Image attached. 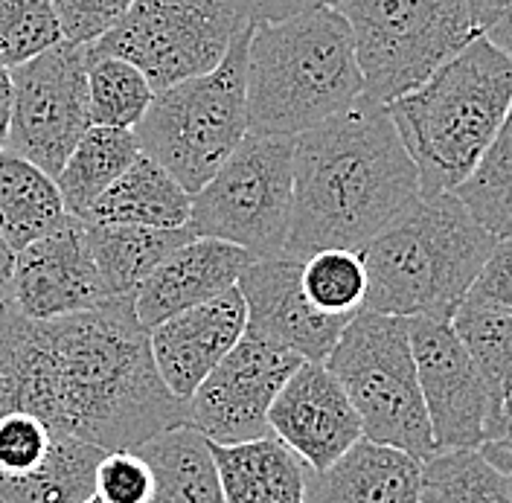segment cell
<instances>
[{"instance_id":"6da1fadb","label":"cell","mask_w":512,"mask_h":503,"mask_svg":"<svg viewBox=\"0 0 512 503\" xmlns=\"http://www.w3.org/2000/svg\"><path fill=\"white\" fill-rule=\"evenodd\" d=\"M27 410L59 434L102 451L140 448L187 425V402L155 370L134 300L32 320L0 306V416Z\"/></svg>"},{"instance_id":"7a4b0ae2","label":"cell","mask_w":512,"mask_h":503,"mask_svg":"<svg viewBox=\"0 0 512 503\" xmlns=\"http://www.w3.org/2000/svg\"><path fill=\"white\" fill-rule=\"evenodd\" d=\"M419 172L387 108L350 111L294 137V198L283 256L361 251L419 198Z\"/></svg>"},{"instance_id":"3957f363","label":"cell","mask_w":512,"mask_h":503,"mask_svg":"<svg viewBox=\"0 0 512 503\" xmlns=\"http://www.w3.org/2000/svg\"><path fill=\"white\" fill-rule=\"evenodd\" d=\"M364 96L347 18L320 3L259 21L248 41V131L300 137Z\"/></svg>"},{"instance_id":"277c9868","label":"cell","mask_w":512,"mask_h":503,"mask_svg":"<svg viewBox=\"0 0 512 503\" xmlns=\"http://www.w3.org/2000/svg\"><path fill=\"white\" fill-rule=\"evenodd\" d=\"M498 236L454 192H419L414 204L361 248L367 297L361 312L454 317Z\"/></svg>"},{"instance_id":"5b68a950","label":"cell","mask_w":512,"mask_h":503,"mask_svg":"<svg viewBox=\"0 0 512 503\" xmlns=\"http://www.w3.org/2000/svg\"><path fill=\"white\" fill-rule=\"evenodd\" d=\"M512 105V59L472 38L422 85L387 102L422 192H454L478 166Z\"/></svg>"},{"instance_id":"8992f818","label":"cell","mask_w":512,"mask_h":503,"mask_svg":"<svg viewBox=\"0 0 512 503\" xmlns=\"http://www.w3.org/2000/svg\"><path fill=\"white\" fill-rule=\"evenodd\" d=\"M254 24L236 35L222 64L204 76L155 91L134 126L143 155L195 195L248 134V41Z\"/></svg>"},{"instance_id":"52a82bcc","label":"cell","mask_w":512,"mask_h":503,"mask_svg":"<svg viewBox=\"0 0 512 503\" xmlns=\"http://www.w3.org/2000/svg\"><path fill=\"white\" fill-rule=\"evenodd\" d=\"M323 364L347 390L367 440L402 448L416 460L437 451L419 390L408 317L358 312Z\"/></svg>"},{"instance_id":"ba28073f","label":"cell","mask_w":512,"mask_h":503,"mask_svg":"<svg viewBox=\"0 0 512 503\" xmlns=\"http://www.w3.org/2000/svg\"><path fill=\"white\" fill-rule=\"evenodd\" d=\"M350 24L364 99L387 105L422 85L480 30L466 0H335Z\"/></svg>"},{"instance_id":"9c48e42d","label":"cell","mask_w":512,"mask_h":503,"mask_svg":"<svg viewBox=\"0 0 512 503\" xmlns=\"http://www.w3.org/2000/svg\"><path fill=\"white\" fill-rule=\"evenodd\" d=\"M294 198V137L245 134L222 169L192 195L195 236L239 245L256 259L283 256Z\"/></svg>"},{"instance_id":"30bf717a","label":"cell","mask_w":512,"mask_h":503,"mask_svg":"<svg viewBox=\"0 0 512 503\" xmlns=\"http://www.w3.org/2000/svg\"><path fill=\"white\" fill-rule=\"evenodd\" d=\"M248 21L227 0H134L88 56L126 59L155 91L216 70Z\"/></svg>"},{"instance_id":"8fae6325","label":"cell","mask_w":512,"mask_h":503,"mask_svg":"<svg viewBox=\"0 0 512 503\" xmlns=\"http://www.w3.org/2000/svg\"><path fill=\"white\" fill-rule=\"evenodd\" d=\"M88 128V44L59 41L47 53L12 67L9 152L56 178Z\"/></svg>"},{"instance_id":"7c38bea8","label":"cell","mask_w":512,"mask_h":503,"mask_svg":"<svg viewBox=\"0 0 512 503\" xmlns=\"http://www.w3.org/2000/svg\"><path fill=\"white\" fill-rule=\"evenodd\" d=\"M411 349L437 451L501 440V408L451 326V317H411Z\"/></svg>"},{"instance_id":"4fadbf2b","label":"cell","mask_w":512,"mask_h":503,"mask_svg":"<svg viewBox=\"0 0 512 503\" xmlns=\"http://www.w3.org/2000/svg\"><path fill=\"white\" fill-rule=\"evenodd\" d=\"M300 364L297 352L245 329L187 399V425L219 445L268 437V410Z\"/></svg>"},{"instance_id":"5bb4252c","label":"cell","mask_w":512,"mask_h":503,"mask_svg":"<svg viewBox=\"0 0 512 503\" xmlns=\"http://www.w3.org/2000/svg\"><path fill=\"white\" fill-rule=\"evenodd\" d=\"M102 303H108V294L88 245V224L82 219L67 216L53 233L30 242L15 256L9 306L21 315L53 320Z\"/></svg>"},{"instance_id":"9a60e30c","label":"cell","mask_w":512,"mask_h":503,"mask_svg":"<svg viewBox=\"0 0 512 503\" xmlns=\"http://www.w3.org/2000/svg\"><path fill=\"white\" fill-rule=\"evenodd\" d=\"M268 428L315 472L364 437L347 390L323 361H303L291 373L268 410Z\"/></svg>"},{"instance_id":"2e32d148","label":"cell","mask_w":512,"mask_h":503,"mask_svg":"<svg viewBox=\"0 0 512 503\" xmlns=\"http://www.w3.org/2000/svg\"><path fill=\"white\" fill-rule=\"evenodd\" d=\"M248 332L297 352L303 361H326L352 317L326 315L303 291V259H256L239 277Z\"/></svg>"},{"instance_id":"e0dca14e","label":"cell","mask_w":512,"mask_h":503,"mask_svg":"<svg viewBox=\"0 0 512 503\" xmlns=\"http://www.w3.org/2000/svg\"><path fill=\"white\" fill-rule=\"evenodd\" d=\"M245 329L248 309L236 285L149 329L152 361L169 393L187 402L224 355L239 344Z\"/></svg>"},{"instance_id":"ac0fdd59","label":"cell","mask_w":512,"mask_h":503,"mask_svg":"<svg viewBox=\"0 0 512 503\" xmlns=\"http://www.w3.org/2000/svg\"><path fill=\"white\" fill-rule=\"evenodd\" d=\"M256 262L254 253L222 239L192 236L187 245L172 251L134 297L137 320L155 329L166 317L192 309L224 294Z\"/></svg>"},{"instance_id":"d6986e66","label":"cell","mask_w":512,"mask_h":503,"mask_svg":"<svg viewBox=\"0 0 512 503\" xmlns=\"http://www.w3.org/2000/svg\"><path fill=\"white\" fill-rule=\"evenodd\" d=\"M422 460L367 437L332 466L306 472V503H419Z\"/></svg>"},{"instance_id":"ffe728a7","label":"cell","mask_w":512,"mask_h":503,"mask_svg":"<svg viewBox=\"0 0 512 503\" xmlns=\"http://www.w3.org/2000/svg\"><path fill=\"white\" fill-rule=\"evenodd\" d=\"M213 445L224 503H306L309 466L274 434Z\"/></svg>"},{"instance_id":"44dd1931","label":"cell","mask_w":512,"mask_h":503,"mask_svg":"<svg viewBox=\"0 0 512 503\" xmlns=\"http://www.w3.org/2000/svg\"><path fill=\"white\" fill-rule=\"evenodd\" d=\"M192 213V195L169 175L158 160L140 152V158L105 189L91 210L82 216L85 224H140V227H187Z\"/></svg>"},{"instance_id":"7402d4cb","label":"cell","mask_w":512,"mask_h":503,"mask_svg":"<svg viewBox=\"0 0 512 503\" xmlns=\"http://www.w3.org/2000/svg\"><path fill=\"white\" fill-rule=\"evenodd\" d=\"M192 236L190 227L88 224V245L108 300H134L149 274Z\"/></svg>"},{"instance_id":"603a6c76","label":"cell","mask_w":512,"mask_h":503,"mask_svg":"<svg viewBox=\"0 0 512 503\" xmlns=\"http://www.w3.org/2000/svg\"><path fill=\"white\" fill-rule=\"evenodd\" d=\"M155 486L146 503H224L213 445L192 425H175L140 448Z\"/></svg>"},{"instance_id":"cb8c5ba5","label":"cell","mask_w":512,"mask_h":503,"mask_svg":"<svg viewBox=\"0 0 512 503\" xmlns=\"http://www.w3.org/2000/svg\"><path fill=\"white\" fill-rule=\"evenodd\" d=\"M67 216L56 178L27 158L0 149V233L6 242L21 251L53 233Z\"/></svg>"},{"instance_id":"d4e9b609","label":"cell","mask_w":512,"mask_h":503,"mask_svg":"<svg viewBox=\"0 0 512 503\" xmlns=\"http://www.w3.org/2000/svg\"><path fill=\"white\" fill-rule=\"evenodd\" d=\"M137 158H140V146H137V137L131 128H88L56 175V187L62 192L64 210L70 216L82 219L96 198Z\"/></svg>"},{"instance_id":"484cf974","label":"cell","mask_w":512,"mask_h":503,"mask_svg":"<svg viewBox=\"0 0 512 503\" xmlns=\"http://www.w3.org/2000/svg\"><path fill=\"white\" fill-rule=\"evenodd\" d=\"M419 503H512V469L483 448H446L422 460Z\"/></svg>"},{"instance_id":"4316f807","label":"cell","mask_w":512,"mask_h":503,"mask_svg":"<svg viewBox=\"0 0 512 503\" xmlns=\"http://www.w3.org/2000/svg\"><path fill=\"white\" fill-rule=\"evenodd\" d=\"M102 448L62 437L53 457L21 480L0 483V503H82L94 495Z\"/></svg>"},{"instance_id":"83f0119b","label":"cell","mask_w":512,"mask_h":503,"mask_svg":"<svg viewBox=\"0 0 512 503\" xmlns=\"http://www.w3.org/2000/svg\"><path fill=\"white\" fill-rule=\"evenodd\" d=\"M454 195L492 236H512V105L475 172Z\"/></svg>"},{"instance_id":"f1b7e54d","label":"cell","mask_w":512,"mask_h":503,"mask_svg":"<svg viewBox=\"0 0 512 503\" xmlns=\"http://www.w3.org/2000/svg\"><path fill=\"white\" fill-rule=\"evenodd\" d=\"M454 332L469 349L480 378L498 408L512 396V312L460 303L451 317Z\"/></svg>"},{"instance_id":"f546056e","label":"cell","mask_w":512,"mask_h":503,"mask_svg":"<svg viewBox=\"0 0 512 503\" xmlns=\"http://www.w3.org/2000/svg\"><path fill=\"white\" fill-rule=\"evenodd\" d=\"M88 99H91V126L131 128L146 117L155 88L126 59L88 56Z\"/></svg>"},{"instance_id":"4dcf8cb0","label":"cell","mask_w":512,"mask_h":503,"mask_svg":"<svg viewBox=\"0 0 512 503\" xmlns=\"http://www.w3.org/2000/svg\"><path fill=\"white\" fill-rule=\"evenodd\" d=\"M303 291L326 315L352 317L364 309L367 268L361 251H318L303 259Z\"/></svg>"},{"instance_id":"1f68e13d","label":"cell","mask_w":512,"mask_h":503,"mask_svg":"<svg viewBox=\"0 0 512 503\" xmlns=\"http://www.w3.org/2000/svg\"><path fill=\"white\" fill-rule=\"evenodd\" d=\"M64 41L53 0H0V64L18 67Z\"/></svg>"},{"instance_id":"d6a6232c","label":"cell","mask_w":512,"mask_h":503,"mask_svg":"<svg viewBox=\"0 0 512 503\" xmlns=\"http://www.w3.org/2000/svg\"><path fill=\"white\" fill-rule=\"evenodd\" d=\"M155 477L137 448L105 451L94 474V495L105 503H146L152 498Z\"/></svg>"},{"instance_id":"836d02e7","label":"cell","mask_w":512,"mask_h":503,"mask_svg":"<svg viewBox=\"0 0 512 503\" xmlns=\"http://www.w3.org/2000/svg\"><path fill=\"white\" fill-rule=\"evenodd\" d=\"M134 0H53L64 41L94 44L128 12Z\"/></svg>"},{"instance_id":"e575fe53","label":"cell","mask_w":512,"mask_h":503,"mask_svg":"<svg viewBox=\"0 0 512 503\" xmlns=\"http://www.w3.org/2000/svg\"><path fill=\"white\" fill-rule=\"evenodd\" d=\"M466 303L512 312V236L498 239L495 251L480 268L478 280L469 288Z\"/></svg>"},{"instance_id":"d590c367","label":"cell","mask_w":512,"mask_h":503,"mask_svg":"<svg viewBox=\"0 0 512 503\" xmlns=\"http://www.w3.org/2000/svg\"><path fill=\"white\" fill-rule=\"evenodd\" d=\"M478 27L480 35L512 59V0H489Z\"/></svg>"},{"instance_id":"8d00e7d4","label":"cell","mask_w":512,"mask_h":503,"mask_svg":"<svg viewBox=\"0 0 512 503\" xmlns=\"http://www.w3.org/2000/svg\"><path fill=\"white\" fill-rule=\"evenodd\" d=\"M320 3H335V0H245V18L254 21V24L277 21V18L312 9V6H320Z\"/></svg>"},{"instance_id":"74e56055","label":"cell","mask_w":512,"mask_h":503,"mask_svg":"<svg viewBox=\"0 0 512 503\" xmlns=\"http://www.w3.org/2000/svg\"><path fill=\"white\" fill-rule=\"evenodd\" d=\"M12 123V70L0 64V149H6Z\"/></svg>"},{"instance_id":"f35d334b","label":"cell","mask_w":512,"mask_h":503,"mask_svg":"<svg viewBox=\"0 0 512 503\" xmlns=\"http://www.w3.org/2000/svg\"><path fill=\"white\" fill-rule=\"evenodd\" d=\"M15 256L18 251L6 242V236L0 233V303L12 300V277H15Z\"/></svg>"},{"instance_id":"ab89813d","label":"cell","mask_w":512,"mask_h":503,"mask_svg":"<svg viewBox=\"0 0 512 503\" xmlns=\"http://www.w3.org/2000/svg\"><path fill=\"white\" fill-rule=\"evenodd\" d=\"M512 451V396H507L504 408H501V440Z\"/></svg>"},{"instance_id":"60d3db41","label":"cell","mask_w":512,"mask_h":503,"mask_svg":"<svg viewBox=\"0 0 512 503\" xmlns=\"http://www.w3.org/2000/svg\"><path fill=\"white\" fill-rule=\"evenodd\" d=\"M466 3H469V9H472V15H475V24H480V18H483V12H486V3H489V0H466Z\"/></svg>"},{"instance_id":"b9f144b4","label":"cell","mask_w":512,"mask_h":503,"mask_svg":"<svg viewBox=\"0 0 512 503\" xmlns=\"http://www.w3.org/2000/svg\"><path fill=\"white\" fill-rule=\"evenodd\" d=\"M227 3H230V6H236V9H239V12L245 15V0H227Z\"/></svg>"},{"instance_id":"7bdbcfd3","label":"cell","mask_w":512,"mask_h":503,"mask_svg":"<svg viewBox=\"0 0 512 503\" xmlns=\"http://www.w3.org/2000/svg\"><path fill=\"white\" fill-rule=\"evenodd\" d=\"M82 503H105V501H102V498H99V495H91V498H88V501H82Z\"/></svg>"},{"instance_id":"ee69618b","label":"cell","mask_w":512,"mask_h":503,"mask_svg":"<svg viewBox=\"0 0 512 503\" xmlns=\"http://www.w3.org/2000/svg\"><path fill=\"white\" fill-rule=\"evenodd\" d=\"M0 306H3V303H0Z\"/></svg>"}]
</instances>
